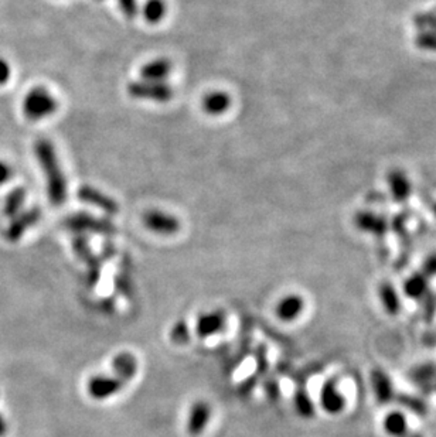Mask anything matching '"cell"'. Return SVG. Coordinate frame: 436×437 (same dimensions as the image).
Returning <instances> with one entry per match:
<instances>
[{
    "label": "cell",
    "mask_w": 436,
    "mask_h": 437,
    "mask_svg": "<svg viewBox=\"0 0 436 437\" xmlns=\"http://www.w3.org/2000/svg\"><path fill=\"white\" fill-rule=\"evenodd\" d=\"M433 212H435V215H436V204L433 205Z\"/></svg>",
    "instance_id": "34"
},
{
    "label": "cell",
    "mask_w": 436,
    "mask_h": 437,
    "mask_svg": "<svg viewBox=\"0 0 436 437\" xmlns=\"http://www.w3.org/2000/svg\"><path fill=\"white\" fill-rule=\"evenodd\" d=\"M433 388H435V391H436V381L433 382Z\"/></svg>",
    "instance_id": "35"
},
{
    "label": "cell",
    "mask_w": 436,
    "mask_h": 437,
    "mask_svg": "<svg viewBox=\"0 0 436 437\" xmlns=\"http://www.w3.org/2000/svg\"><path fill=\"white\" fill-rule=\"evenodd\" d=\"M354 224L360 231L377 236H382L386 232V227H389L384 216L370 211L357 212L354 216Z\"/></svg>",
    "instance_id": "14"
},
{
    "label": "cell",
    "mask_w": 436,
    "mask_h": 437,
    "mask_svg": "<svg viewBox=\"0 0 436 437\" xmlns=\"http://www.w3.org/2000/svg\"><path fill=\"white\" fill-rule=\"evenodd\" d=\"M41 218V210L33 207L19 212L12 218V223L6 229V239L10 242H17L32 227H34Z\"/></svg>",
    "instance_id": "6"
},
{
    "label": "cell",
    "mask_w": 436,
    "mask_h": 437,
    "mask_svg": "<svg viewBox=\"0 0 436 437\" xmlns=\"http://www.w3.org/2000/svg\"><path fill=\"white\" fill-rule=\"evenodd\" d=\"M172 63L167 58H156L144 64L140 68V77L144 81L164 82V80L172 72Z\"/></svg>",
    "instance_id": "15"
},
{
    "label": "cell",
    "mask_w": 436,
    "mask_h": 437,
    "mask_svg": "<svg viewBox=\"0 0 436 437\" xmlns=\"http://www.w3.org/2000/svg\"><path fill=\"white\" fill-rule=\"evenodd\" d=\"M34 153L45 177L48 200L54 207H61L67 199V181L54 144L41 137L34 143Z\"/></svg>",
    "instance_id": "1"
},
{
    "label": "cell",
    "mask_w": 436,
    "mask_h": 437,
    "mask_svg": "<svg viewBox=\"0 0 436 437\" xmlns=\"http://www.w3.org/2000/svg\"><path fill=\"white\" fill-rule=\"evenodd\" d=\"M389 186L393 197L397 201H405L411 196V190H413L409 179L401 170H393L389 175Z\"/></svg>",
    "instance_id": "21"
},
{
    "label": "cell",
    "mask_w": 436,
    "mask_h": 437,
    "mask_svg": "<svg viewBox=\"0 0 436 437\" xmlns=\"http://www.w3.org/2000/svg\"><path fill=\"white\" fill-rule=\"evenodd\" d=\"M378 296L385 313L390 315H397L401 311V299L397 289L390 283L384 282L378 287Z\"/></svg>",
    "instance_id": "20"
},
{
    "label": "cell",
    "mask_w": 436,
    "mask_h": 437,
    "mask_svg": "<svg viewBox=\"0 0 436 437\" xmlns=\"http://www.w3.org/2000/svg\"><path fill=\"white\" fill-rule=\"evenodd\" d=\"M12 176H13L12 167H10L8 163L0 160V186L6 184V183L10 180Z\"/></svg>",
    "instance_id": "32"
},
{
    "label": "cell",
    "mask_w": 436,
    "mask_h": 437,
    "mask_svg": "<svg viewBox=\"0 0 436 437\" xmlns=\"http://www.w3.org/2000/svg\"><path fill=\"white\" fill-rule=\"evenodd\" d=\"M415 26L421 30H436V14H419L415 19Z\"/></svg>",
    "instance_id": "28"
},
{
    "label": "cell",
    "mask_w": 436,
    "mask_h": 437,
    "mask_svg": "<svg viewBox=\"0 0 436 437\" xmlns=\"http://www.w3.org/2000/svg\"><path fill=\"white\" fill-rule=\"evenodd\" d=\"M64 225L74 231L77 234H84V232H95V234H113L115 232V227L112 225L111 221L108 220H101V218H96L88 214H74L68 216Z\"/></svg>",
    "instance_id": "4"
},
{
    "label": "cell",
    "mask_w": 436,
    "mask_h": 437,
    "mask_svg": "<svg viewBox=\"0 0 436 437\" xmlns=\"http://www.w3.org/2000/svg\"><path fill=\"white\" fill-rule=\"evenodd\" d=\"M425 276L435 278L436 276V255H430L426 258V260L422 265V271H421Z\"/></svg>",
    "instance_id": "30"
},
{
    "label": "cell",
    "mask_w": 436,
    "mask_h": 437,
    "mask_svg": "<svg viewBox=\"0 0 436 437\" xmlns=\"http://www.w3.org/2000/svg\"><path fill=\"white\" fill-rule=\"evenodd\" d=\"M203 111L211 116H220L231 107V96L224 91L208 92L201 101Z\"/></svg>",
    "instance_id": "16"
},
{
    "label": "cell",
    "mask_w": 436,
    "mask_h": 437,
    "mask_svg": "<svg viewBox=\"0 0 436 437\" xmlns=\"http://www.w3.org/2000/svg\"><path fill=\"white\" fill-rule=\"evenodd\" d=\"M211 406L206 401H196L191 405L187 418V432L191 436H200L211 421Z\"/></svg>",
    "instance_id": "9"
},
{
    "label": "cell",
    "mask_w": 436,
    "mask_h": 437,
    "mask_svg": "<svg viewBox=\"0 0 436 437\" xmlns=\"http://www.w3.org/2000/svg\"><path fill=\"white\" fill-rule=\"evenodd\" d=\"M10 74H12V69L9 63L3 58H0V85L6 84L10 80Z\"/></svg>",
    "instance_id": "31"
},
{
    "label": "cell",
    "mask_w": 436,
    "mask_h": 437,
    "mask_svg": "<svg viewBox=\"0 0 436 437\" xmlns=\"http://www.w3.org/2000/svg\"><path fill=\"white\" fill-rule=\"evenodd\" d=\"M295 409L298 412V415L302 416L303 419H310L314 415V403L310 399L309 394L303 390V388H299V390L295 392Z\"/></svg>",
    "instance_id": "24"
},
{
    "label": "cell",
    "mask_w": 436,
    "mask_h": 437,
    "mask_svg": "<svg viewBox=\"0 0 436 437\" xmlns=\"http://www.w3.org/2000/svg\"><path fill=\"white\" fill-rule=\"evenodd\" d=\"M382 429L390 437H406L411 432L406 416L400 410H391L384 416Z\"/></svg>",
    "instance_id": "17"
},
{
    "label": "cell",
    "mask_w": 436,
    "mask_h": 437,
    "mask_svg": "<svg viewBox=\"0 0 436 437\" xmlns=\"http://www.w3.org/2000/svg\"><path fill=\"white\" fill-rule=\"evenodd\" d=\"M26 197H28V192L23 187L13 188V191L9 192V196L5 200L3 214L8 218L16 216L19 212H21V210L24 207V203H26Z\"/></svg>",
    "instance_id": "22"
},
{
    "label": "cell",
    "mask_w": 436,
    "mask_h": 437,
    "mask_svg": "<svg viewBox=\"0 0 436 437\" xmlns=\"http://www.w3.org/2000/svg\"><path fill=\"white\" fill-rule=\"evenodd\" d=\"M78 199L89 205H94L96 208H100L105 211L109 215H115L118 212V204L115 200H112L109 196H107L105 192L101 190L91 187V186H83L78 190Z\"/></svg>",
    "instance_id": "10"
},
{
    "label": "cell",
    "mask_w": 436,
    "mask_h": 437,
    "mask_svg": "<svg viewBox=\"0 0 436 437\" xmlns=\"http://www.w3.org/2000/svg\"><path fill=\"white\" fill-rule=\"evenodd\" d=\"M171 337H172V341L176 343V344H186L188 339H190V330H188V326L186 322H179L173 326L172 328V333H171Z\"/></svg>",
    "instance_id": "27"
},
{
    "label": "cell",
    "mask_w": 436,
    "mask_h": 437,
    "mask_svg": "<svg viewBox=\"0 0 436 437\" xmlns=\"http://www.w3.org/2000/svg\"><path fill=\"white\" fill-rule=\"evenodd\" d=\"M119 8L128 19H133L138 14V0H118Z\"/></svg>",
    "instance_id": "29"
},
{
    "label": "cell",
    "mask_w": 436,
    "mask_h": 437,
    "mask_svg": "<svg viewBox=\"0 0 436 437\" xmlns=\"http://www.w3.org/2000/svg\"><path fill=\"white\" fill-rule=\"evenodd\" d=\"M143 225L159 235H175L180 229V221L172 214L151 210L143 215Z\"/></svg>",
    "instance_id": "5"
},
{
    "label": "cell",
    "mask_w": 436,
    "mask_h": 437,
    "mask_svg": "<svg viewBox=\"0 0 436 437\" xmlns=\"http://www.w3.org/2000/svg\"><path fill=\"white\" fill-rule=\"evenodd\" d=\"M6 430H8V425H6L5 419L0 416V436H3L6 433Z\"/></svg>",
    "instance_id": "33"
},
{
    "label": "cell",
    "mask_w": 436,
    "mask_h": 437,
    "mask_svg": "<svg viewBox=\"0 0 436 437\" xmlns=\"http://www.w3.org/2000/svg\"><path fill=\"white\" fill-rule=\"evenodd\" d=\"M226 323H227L226 313L223 310H214V311L206 313L201 315V317H199L196 331H197L199 337L207 338V337H211L217 333L223 331L226 327Z\"/></svg>",
    "instance_id": "12"
},
{
    "label": "cell",
    "mask_w": 436,
    "mask_h": 437,
    "mask_svg": "<svg viewBox=\"0 0 436 437\" xmlns=\"http://www.w3.org/2000/svg\"><path fill=\"white\" fill-rule=\"evenodd\" d=\"M415 44L422 50L436 52V30H422L415 37Z\"/></svg>",
    "instance_id": "25"
},
{
    "label": "cell",
    "mask_w": 436,
    "mask_h": 437,
    "mask_svg": "<svg viewBox=\"0 0 436 437\" xmlns=\"http://www.w3.org/2000/svg\"><path fill=\"white\" fill-rule=\"evenodd\" d=\"M124 388V382L118 377L95 375L88 381L87 391L91 398L96 401H104L116 395Z\"/></svg>",
    "instance_id": "7"
},
{
    "label": "cell",
    "mask_w": 436,
    "mask_h": 437,
    "mask_svg": "<svg viewBox=\"0 0 436 437\" xmlns=\"http://www.w3.org/2000/svg\"><path fill=\"white\" fill-rule=\"evenodd\" d=\"M112 368L115 377H118L122 382H128L138 372V361L129 352H120L113 358Z\"/></svg>",
    "instance_id": "18"
},
{
    "label": "cell",
    "mask_w": 436,
    "mask_h": 437,
    "mask_svg": "<svg viewBox=\"0 0 436 437\" xmlns=\"http://www.w3.org/2000/svg\"><path fill=\"white\" fill-rule=\"evenodd\" d=\"M58 108V102L54 95L44 87L33 88L24 98L23 113L29 120L37 122V120L45 119L54 115Z\"/></svg>",
    "instance_id": "2"
},
{
    "label": "cell",
    "mask_w": 436,
    "mask_h": 437,
    "mask_svg": "<svg viewBox=\"0 0 436 437\" xmlns=\"http://www.w3.org/2000/svg\"><path fill=\"white\" fill-rule=\"evenodd\" d=\"M320 406L329 415L342 414L346 407V398L338 390L336 378H329L320 390Z\"/></svg>",
    "instance_id": "8"
},
{
    "label": "cell",
    "mask_w": 436,
    "mask_h": 437,
    "mask_svg": "<svg viewBox=\"0 0 436 437\" xmlns=\"http://www.w3.org/2000/svg\"><path fill=\"white\" fill-rule=\"evenodd\" d=\"M371 386L374 396L381 405H386L395 399V391L390 377L381 368H374L371 371Z\"/></svg>",
    "instance_id": "11"
},
{
    "label": "cell",
    "mask_w": 436,
    "mask_h": 437,
    "mask_svg": "<svg viewBox=\"0 0 436 437\" xmlns=\"http://www.w3.org/2000/svg\"><path fill=\"white\" fill-rule=\"evenodd\" d=\"M398 399H400V402H401L405 407H408V409H411L413 412H415V414H418V415H425V414H426V410H428L426 403H425L421 398L409 396V395H402V396H400Z\"/></svg>",
    "instance_id": "26"
},
{
    "label": "cell",
    "mask_w": 436,
    "mask_h": 437,
    "mask_svg": "<svg viewBox=\"0 0 436 437\" xmlns=\"http://www.w3.org/2000/svg\"><path fill=\"white\" fill-rule=\"evenodd\" d=\"M303 310H305V300L302 296L287 295L278 302L275 313L279 320L285 323H290L296 320Z\"/></svg>",
    "instance_id": "13"
},
{
    "label": "cell",
    "mask_w": 436,
    "mask_h": 437,
    "mask_svg": "<svg viewBox=\"0 0 436 437\" xmlns=\"http://www.w3.org/2000/svg\"><path fill=\"white\" fill-rule=\"evenodd\" d=\"M166 2L164 0H146L143 5L142 13L144 20L149 24H157L166 16Z\"/></svg>",
    "instance_id": "23"
},
{
    "label": "cell",
    "mask_w": 436,
    "mask_h": 437,
    "mask_svg": "<svg viewBox=\"0 0 436 437\" xmlns=\"http://www.w3.org/2000/svg\"><path fill=\"white\" fill-rule=\"evenodd\" d=\"M128 93L135 100L153 101L159 104H166L173 98L175 91L166 82H155V81H135L128 87Z\"/></svg>",
    "instance_id": "3"
},
{
    "label": "cell",
    "mask_w": 436,
    "mask_h": 437,
    "mask_svg": "<svg viewBox=\"0 0 436 437\" xmlns=\"http://www.w3.org/2000/svg\"><path fill=\"white\" fill-rule=\"evenodd\" d=\"M404 293L406 298L419 300L429 293V278L425 276L421 271L411 275L404 282Z\"/></svg>",
    "instance_id": "19"
}]
</instances>
